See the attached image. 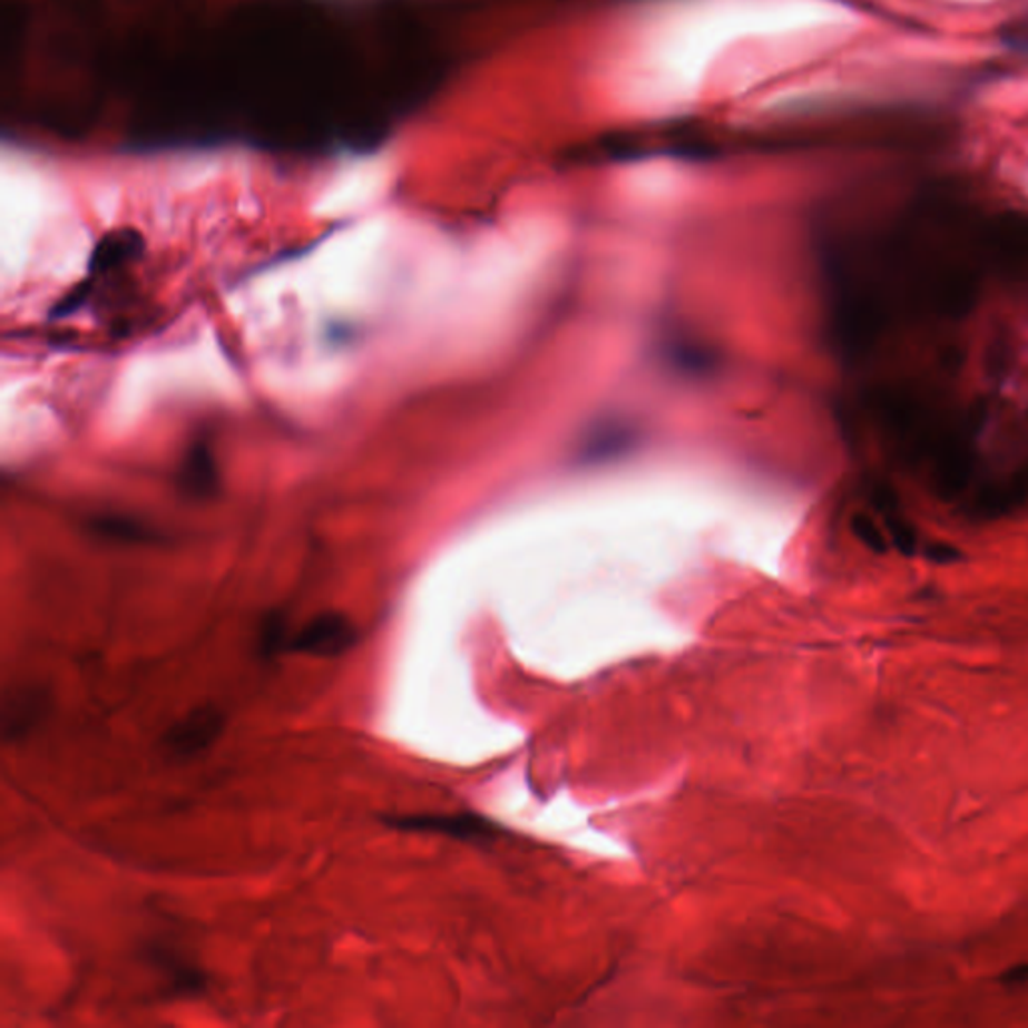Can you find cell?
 Returning a JSON list of instances; mask_svg holds the SVG:
<instances>
[{
    "instance_id": "cell-1",
    "label": "cell",
    "mask_w": 1028,
    "mask_h": 1028,
    "mask_svg": "<svg viewBox=\"0 0 1028 1028\" xmlns=\"http://www.w3.org/2000/svg\"><path fill=\"white\" fill-rule=\"evenodd\" d=\"M358 642L354 621L337 611L322 613L292 635L290 652L304 653L310 657H340L350 652Z\"/></svg>"
},
{
    "instance_id": "cell-2",
    "label": "cell",
    "mask_w": 1028,
    "mask_h": 1028,
    "mask_svg": "<svg viewBox=\"0 0 1028 1028\" xmlns=\"http://www.w3.org/2000/svg\"><path fill=\"white\" fill-rule=\"evenodd\" d=\"M224 732V715L215 707H197L175 722L161 740V747L174 757H192L207 750Z\"/></svg>"
},
{
    "instance_id": "cell-3",
    "label": "cell",
    "mask_w": 1028,
    "mask_h": 1028,
    "mask_svg": "<svg viewBox=\"0 0 1028 1028\" xmlns=\"http://www.w3.org/2000/svg\"><path fill=\"white\" fill-rule=\"evenodd\" d=\"M384 822L390 828L404 830V832H428V834L452 835V838H464V840L492 835V824L477 815H388Z\"/></svg>"
},
{
    "instance_id": "cell-4",
    "label": "cell",
    "mask_w": 1028,
    "mask_h": 1028,
    "mask_svg": "<svg viewBox=\"0 0 1028 1028\" xmlns=\"http://www.w3.org/2000/svg\"><path fill=\"white\" fill-rule=\"evenodd\" d=\"M143 237L135 229H115L107 235H102L99 244L95 245L91 255L92 272H105L112 265L123 264L131 257L141 254Z\"/></svg>"
},
{
    "instance_id": "cell-5",
    "label": "cell",
    "mask_w": 1028,
    "mask_h": 1028,
    "mask_svg": "<svg viewBox=\"0 0 1028 1028\" xmlns=\"http://www.w3.org/2000/svg\"><path fill=\"white\" fill-rule=\"evenodd\" d=\"M41 697L35 692H19L11 699L4 702V737H17L31 727L32 722L39 719L41 712Z\"/></svg>"
},
{
    "instance_id": "cell-6",
    "label": "cell",
    "mask_w": 1028,
    "mask_h": 1028,
    "mask_svg": "<svg viewBox=\"0 0 1028 1028\" xmlns=\"http://www.w3.org/2000/svg\"><path fill=\"white\" fill-rule=\"evenodd\" d=\"M290 642H292V635H287V623H285L284 615L282 613H272L262 625L260 639H257V643H260L257 645L260 657L267 659V662L280 657L282 653L290 652Z\"/></svg>"
},
{
    "instance_id": "cell-7",
    "label": "cell",
    "mask_w": 1028,
    "mask_h": 1028,
    "mask_svg": "<svg viewBox=\"0 0 1028 1028\" xmlns=\"http://www.w3.org/2000/svg\"><path fill=\"white\" fill-rule=\"evenodd\" d=\"M185 484L195 492H207L214 489L215 469L214 459L205 447H197L194 454L187 460L184 470Z\"/></svg>"
},
{
    "instance_id": "cell-8",
    "label": "cell",
    "mask_w": 1028,
    "mask_h": 1028,
    "mask_svg": "<svg viewBox=\"0 0 1028 1028\" xmlns=\"http://www.w3.org/2000/svg\"><path fill=\"white\" fill-rule=\"evenodd\" d=\"M884 517H887L888 537L892 540V545L900 550V555L912 557L918 547L917 530L912 529L908 520L894 515V510H888Z\"/></svg>"
},
{
    "instance_id": "cell-9",
    "label": "cell",
    "mask_w": 1028,
    "mask_h": 1028,
    "mask_svg": "<svg viewBox=\"0 0 1028 1028\" xmlns=\"http://www.w3.org/2000/svg\"><path fill=\"white\" fill-rule=\"evenodd\" d=\"M850 527H852L855 539L860 540L865 549L872 550L874 555H887L888 547H890L887 535L875 525L874 519H870L868 515H855Z\"/></svg>"
},
{
    "instance_id": "cell-10",
    "label": "cell",
    "mask_w": 1028,
    "mask_h": 1028,
    "mask_svg": "<svg viewBox=\"0 0 1028 1028\" xmlns=\"http://www.w3.org/2000/svg\"><path fill=\"white\" fill-rule=\"evenodd\" d=\"M927 557L932 560V562H937V565H952V562L960 560L962 552L954 549L952 545H948V542H940V540H937V542L928 545Z\"/></svg>"
},
{
    "instance_id": "cell-11",
    "label": "cell",
    "mask_w": 1028,
    "mask_h": 1028,
    "mask_svg": "<svg viewBox=\"0 0 1028 1028\" xmlns=\"http://www.w3.org/2000/svg\"><path fill=\"white\" fill-rule=\"evenodd\" d=\"M1000 982H1005V985H1027L1028 965L1008 968L1005 975H1000Z\"/></svg>"
}]
</instances>
